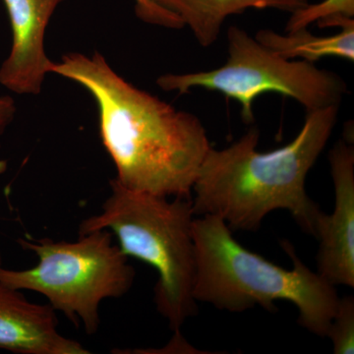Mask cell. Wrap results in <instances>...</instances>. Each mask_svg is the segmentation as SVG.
Segmentation results:
<instances>
[{
	"label": "cell",
	"mask_w": 354,
	"mask_h": 354,
	"mask_svg": "<svg viewBox=\"0 0 354 354\" xmlns=\"http://www.w3.org/2000/svg\"><path fill=\"white\" fill-rule=\"evenodd\" d=\"M55 311L0 283V348L23 354L90 353L80 342L58 332Z\"/></svg>",
	"instance_id": "9"
},
{
	"label": "cell",
	"mask_w": 354,
	"mask_h": 354,
	"mask_svg": "<svg viewBox=\"0 0 354 354\" xmlns=\"http://www.w3.org/2000/svg\"><path fill=\"white\" fill-rule=\"evenodd\" d=\"M227 39L230 55L220 68L165 74L158 79V85L180 94L192 88L220 92L241 104V116L246 123L253 122V102L263 93L292 97L308 111L341 102L346 88L337 74L317 68L305 60L290 62L279 57L236 26L228 29Z\"/></svg>",
	"instance_id": "6"
},
{
	"label": "cell",
	"mask_w": 354,
	"mask_h": 354,
	"mask_svg": "<svg viewBox=\"0 0 354 354\" xmlns=\"http://www.w3.org/2000/svg\"><path fill=\"white\" fill-rule=\"evenodd\" d=\"M193 236L196 301L228 312H244L256 305L272 312L277 300H286L297 307L302 327L326 337L339 304L337 290L301 262L290 242H281L293 263L292 269L286 270L242 246L218 216H195Z\"/></svg>",
	"instance_id": "3"
},
{
	"label": "cell",
	"mask_w": 354,
	"mask_h": 354,
	"mask_svg": "<svg viewBox=\"0 0 354 354\" xmlns=\"http://www.w3.org/2000/svg\"><path fill=\"white\" fill-rule=\"evenodd\" d=\"M164 11L174 28L188 26L198 43L212 46L220 36L228 16L246 9L274 8L293 12L308 4L307 0H149Z\"/></svg>",
	"instance_id": "10"
},
{
	"label": "cell",
	"mask_w": 354,
	"mask_h": 354,
	"mask_svg": "<svg viewBox=\"0 0 354 354\" xmlns=\"http://www.w3.org/2000/svg\"><path fill=\"white\" fill-rule=\"evenodd\" d=\"M16 113L15 101L10 95H0V137L9 127Z\"/></svg>",
	"instance_id": "15"
},
{
	"label": "cell",
	"mask_w": 354,
	"mask_h": 354,
	"mask_svg": "<svg viewBox=\"0 0 354 354\" xmlns=\"http://www.w3.org/2000/svg\"><path fill=\"white\" fill-rule=\"evenodd\" d=\"M354 0H324L320 3L306 6L291 12L286 23V32L306 29L312 23L317 22L320 28L339 26L344 27L353 22Z\"/></svg>",
	"instance_id": "12"
},
{
	"label": "cell",
	"mask_w": 354,
	"mask_h": 354,
	"mask_svg": "<svg viewBox=\"0 0 354 354\" xmlns=\"http://www.w3.org/2000/svg\"><path fill=\"white\" fill-rule=\"evenodd\" d=\"M19 243L36 253L39 263L24 271L0 267V283L41 293L72 323L81 321L88 335L99 329L102 300L123 297L134 281V269L108 230L79 234L74 242L19 239Z\"/></svg>",
	"instance_id": "5"
},
{
	"label": "cell",
	"mask_w": 354,
	"mask_h": 354,
	"mask_svg": "<svg viewBox=\"0 0 354 354\" xmlns=\"http://www.w3.org/2000/svg\"><path fill=\"white\" fill-rule=\"evenodd\" d=\"M64 0H3L12 46L0 66V84L18 95H39L55 62L44 48L46 28Z\"/></svg>",
	"instance_id": "8"
},
{
	"label": "cell",
	"mask_w": 354,
	"mask_h": 354,
	"mask_svg": "<svg viewBox=\"0 0 354 354\" xmlns=\"http://www.w3.org/2000/svg\"><path fill=\"white\" fill-rule=\"evenodd\" d=\"M255 39L279 57L304 58L314 62L327 57L354 59V21L342 27L341 32L330 37H317L307 29L279 35L271 30H261Z\"/></svg>",
	"instance_id": "11"
},
{
	"label": "cell",
	"mask_w": 354,
	"mask_h": 354,
	"mask_svg": "<svg viewBox=\"0 0 354 354\" xmlns=\"http://www.w3.org/2000/svg\"><path fill=\"white\" fill-rule=\"evenodd\" d=\"M111 194L101 213L81 223L79 234L108 230L127 256L155 268L158 311L177 334L197 312L193 297L197 260L192 198L157 196L111 181Z\"/></svg>",
	"instance_id": "4"
},
{
	"label": "cell",
	"mask_w": 354,
	"mask_h": 354,
	"mask_svg": "<svg viewBox=\"0 0 354 354\" xmlns=\"http://www.w3.org/2000/svg\"><path fill=\"white\" fill-rule=\"evenodd\" d=\"M135 3H136L135 9H136L137 15L142 20L152 23V24L162 25L164 14L155 4L149 0H135Z\"/></svg>",
	"instance_id": "14"
},
{
	"label": "cell",
	"mask_w": 354,
	"mask_h": 354,
	"mask_svg": "<svg viewBox=\"0 0 354 354\" xmlns=\"http://www.w3.org/2000/svg\"><path fill=\"white\" fill-rule=\"evenodd\" d=\"M337 109L308 111L297 136L271 152L257 150V128L227 148L209 149L193 186L195 216H216L232 230L255 232L268 214L286 209L314 236L321 209L307 195L305 181L330 139Z\"/></svg>",
	"instance_id": "2"
},
{
	"label": "cell",
	"mask_w": 354,
	"mask_h": 354,
	"mask_svg": "<svg viewBox=\"0 0 354 354\" xmlns=\"http://www.w3.org/2000/svg\"><path fill=\"white\" fill-rule=\"evenodd\" d=\"M6 164L4 162H0V172H2L6 169Z\"/></svg>",
	"instance_id": "16"
},
{
	"label": "cell",
	"mask_w": 354,
	"mask_h": 354,
	"mask_svg": "<svg viewBox=\"0 0 354 354\" xmlns=\"http://www.w3.org/2000/svg\"><path fill=\"white\" fill-rule=\"evenodd\" d=\"M335 188L332 214L317 216L314 236L319 239L317 267L333 286L354 288V150L344 141L330 151Z\"/></svg>",
	"instance_id": "7"
},
{
	"label": "cell",
	"mask_w": 354,
	"mask_h": 354,
	"mask_svg": "<svg viewBox=\"0 0 354 354\" xmlns=\"http://www.w3.org/2000/svg\"><path fill=\"white\" fill-rule=\"evenodd\" d=\"M326 337H329L335 354L354 353V298H339V304Z\"/></svg>",
	"instance_id": "13"
},
{
	"label": "cell",
	"mask_w": 354,
	"mask_h": 354,
	"mask_svg": "<svg viewBox=\"0 0 354 354\" xmlns=\"http://www.w3.org/2000/svg\"><path fill=\"white\" fill-rule=\"evenodd\" d=\"M51 73L82 86L95 100L118 183L157 196L192 198L212 148L197 116L135 87L97 51L90 57L68 53L53 64Z\"/></svg>",
	"instance_id": "1"
}]
</instances>
